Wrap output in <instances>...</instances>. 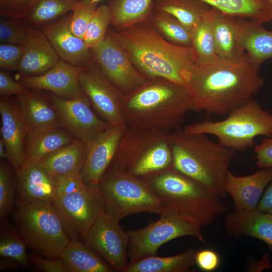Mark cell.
Returning <instances> with one entry per match:
<instances>
[{"label": "cell", "mask_w": 272, "mask_h": 272, "mask_svg": "<svg viewBox=\"0 0 272 272\" xmlns=\"http://www.w3.org/2000/svg\"><path fill=\"white\" fill-rule=\"evenodd\" d=\"M87 146L77 138L67 145L46 156L39 163L55 177L81 173L87 154Z\"/></svg>", "instance_id": "27"}, {"label": "cell", "mask_w": 272, "mask_h": 272, "mask_svg": "<svg viewBox=\"0 0 272 272\" xmlns=\"http://www.w3.org/2000/svg\"><path fill=\"white\" fill-rule=\"evenodd\" d=\"M153 0H115L109 6L111 22L116 26L135 22L148 15Z\"/></svg>", "instance_id": "36"}, {"label": "cell", "mask_w": 272, "mask_h": 272, "mask_svg": "<svg viewBox=\"0 0 272 272\" xmlns=\"http://www.w3.org/2000/svg\"><path fill=\"white\" fill-rule=\"evenodd\" d=\"M159 215L157 221L138 230L127 231L129 262L156 255L163 244L178 237L193 236L206 243L201 231L203 226L194 218L165 205Z\"/></svg>", "instance_id": "10"}, {"label": "cell", "mask_w": 272, "mask_h": 272, "mask_svg": "<svg viewBox=\"0 0 272 272\" xmlns=\"http://www.w3.org/2000/svg\"><path fill=\"white\" fill-rule=\"evenodd\" d=\"M0 157L1 158L7 159L9 161V156L7 153L4 144L1 139L0 140Z\"/></svg>", "instance_id": "50"}, {"label": "cell", "mask_w": 272, "mask_h": 272, "mask_svg": "<svg viewBox=\"0 0 272 272\" xmlns=\"http://www.w3.org/2000/svg\"><path fill=\"white\" fill-rule=\"evenodd\" d=\"M255 164L258 168H272V137L266 138L254 147Z\"/></svg>", "instance_id": "46"}, {"label": "cell", "mask_w": 272, "mask_h": 272, "mask_svg": "<svg viewBox=\"0 0 272 272\" xmlns=\"http://www.w3.org/2000/svg\"><path fill=\"white\" fill-rule=\"evenodd\" d=\"M102 0H91V3L92 4H97L98 2L101 1Z\"/></svg>", "instance_id": "51"}, {"label": "cell", "mask_w": 272, "mask_h": 272, "mask_svg": "<svg viewBox=\"0 0 272 272\" xmlns=\"http://www.w3.org/2000/svg\"><path fill=\"white\" fill-rule=\"evenodd\" d=\"M28 89L15 81L4 71H0V94L1 96H16L26 92Z\"/></svg>", "instance_id": "48"}, {"label": "cell", "mask_w": 272, "mask_h": 272, "mask_svg": "<svg viewBox=\"0 0 272 272\" xmlns=\"http://www.w3.org/2000/svg\"><path fill=\"white\" fill-rule=\"evenodd\" d=\"M196 250L189 248L173 256H147L129 262L124 272H185L195 265Z\"/></svg>", "instance_id": "30"}, {"label": "cell", "mask_w": 272, "mask_h": 272, "mask_svg": "<svg viewBox=\"0 0 272 272\" xmlns=\"http://www.w3.org/2000/svg\"><path fill=\"white\" fill-rule=\"evenodd\" d=\"M81 0H37L24 21L40 28L72 12Z\"/></svg>", "instance_id": "35"}, {"label": "cell", "mask_w": 272, "mask_h": 272, "mask_svg": "<svg viewBox=\"0 0 272 272\" xmlns=\"http://www.w3.org/2000/svg\"><path fill=\"white\" fill-rule=\"evenodd\" d=\"M224 226L227 234L234 239L249 236L265 242L272 251V215L253 210L228 213Z\"/></svg>", "instance_id": "24"}, {"label": "cell", "mask_w": 272, "mask_h": 272, "mask_svg": "<svg viewBox=\"0 0 272 272\" xmlns=\"http://www.w3.org/2000/svg\"><path fill=\"white\" fill-rule=\"evenodd\" d=\"M157 8L174 17L191 33L211 7L200 0H158Z\"/></svg>", "instance_id": "33"}, {"label": "cell", "mask_w": 272, "mask_h": 272, "mask_svg": "<svg viewBox=\"0 0 272 272\" xmlns=\"http://www.w3.org/2000/svg\"><path fill=\"white\" fill-rule=\"evenodd\" d=\"M164 14L165 20L162 19L158 23L160 29L170 39L180 45L191 46V32L174 17L166 13Z\"/></svg>", "instance_id": "41"}, {"label": "cell", "mask_w": 272, "mask_h": 272, "mask_svg": "<svg viewBox=\"0 0 272 272\" xmlns=\"http://www.w3.org/2000/svg\"><path fill=\"white\" fill-rule=\"evenodd\" d=\"M50 99L63 127L87 146L111 125L94 112L85 95L66 98L50 92Z\"/></svg>", "instance_id": "14"}, {"label": "cell", "mask_w": 272, "mask_h": 272, "mask_svg": "<svg viewBox=\"0 0 272 272\" xmlns=\"http://www.w3.org/2000/svg\"><path fill=\"white\" fill-rule=\"evenodd\" d=\"M13 219L27 247L49 258L59 257L70 241L52 203L15 201Z\"/></svg>", "instance_id": "8"}, {"label": "cell", "mask_w": 272, "mask_h": 272, "mask_svg": "<svg viewBox=\"0 0 272 272\" xmlns=\"http://www.w3.org/2000/svg\"><path fill=\"white\" fill-rule=\"evenodd\" d=\"M117 271L124 272L127 262L129 236L105 211L95 220L83 240Z\"/></svg>", "instance_id": "13"}, {"label": "cell", "mask_w": 272, "mask_h": 272, "mask_svg": "<svg viewBox=\"0 0 272 272\" xmlns=\"http://www.w3.org/2000/svg\"><path fill=\"white\" fill-rule=\"evenodd\" d=\"M171 131L127 128L107 171L145 179L172 165Z\"/></svg>", "instance_id": "6"}, {"label": "cell", "mask_w": 272, "mask_h": 272, "mask_svg": "<svg viewBox=\"0 0 272 272\" xmlns=\"http://www.w3.org/2000/svg\"><path fill=\"white\" fill-rule=\"evenodd\" d=\"M221 121L205 120L184 127L187 133L212 134L223 146L235 151L255 145L259 135L272 137V114L253 98L233 108Z\"/></svg>", "instance_id": "7"}, {"label": "cell", "mask_w": 272, "mask_h": 272, "mask_svg": "<svg viewBox=\"0 0 272 272\" xmlns=\"http://www.w3.org/2000/svg\"><path fill=\"white\" fill-rule=\"evenodd\" d=\"M170 143L173 166L222 198L227 195L226 177L236 151L206 134L190 133L178 128L171 131Z\"/></svg>", "instance_id": "3"}, {"label": "cell", "mask_w": 272, "mask_h": 272, "mask_svg": "<svg viewBox=\"0 0 272 272\" xmlns=\"http://www.w3.org/2000/svg\"><path fill=\"white\" fill-rule=\"evenodd\" d=\"M37 0H0L3 17L25 20Z\"/></svg>", "instance_id": "42"}, {"label": "cell", "mask_w": 272, "mask_h": 272, "mask_svg": "<svg viewBox=\"0 0 272 272\" xmlns=\"http://www.w3.org/2000/svg\"><path fill=\"white\" fill-rule=\"evenodd\" d=\"M238 22L241 43L249 58L260 66L272 58V31L250 20L238 18Z\"/></svg>", "instance_id": "26"}, {"label": "cell", "mask_w": 272, "mask_h": 272, "mask_svg": "<svg viewBox=\"0 0 272 272\" xmlns=\"http://www.w3.org/2000/svg\"><path fill=\"white\" fill-rule=\"evenodd\" d=\"M127 127L111 125L87 145V154L81 175L86 184H97L112 161Z\"/></svg>", "instance_id": "16"}, {"label": "cell", "mask_w": 272, "mask_h": 272, "mask_svg": "<svg viewBox=\"0 0 272 272\" xmlns=\"http://www.w3.org/2000/svg\"><path fill=\"white\" fill-rule=\"evenodd\" d=\"M272 8V0H266Z\"/></svg>", "instance_id": "52"}, {"label": "cell", "mask_w": 272, "mask_h": 272, "mask_svg": "<svg viewBox=\"0 0 272 272\" xmlns=\"http://www.w3.org/2000/svg\"><path fill=\"white\" fill-rule=\"evenodd\" d=\"M59 257L65 272H110L113 270L82 240H70Z\"/></svg>", "instance_id": "28"}, {"label": "cell", "mask_w": 272, "mask_h": 272, "mask_svg": "<svg viewBox=\"0 0 272 272\" xmlns=\"http://www.w3.org/2000/svg\"><path fill=\"white\" fill-rule=\"evenodd\" d=\"M31 262L38 269L44 272H65L63 262L59 257L49 258L34 252L30 256Z\"/></svg>", "instance_id": "45"}, {"label": "cell", "mask_w": 272, "mask_h": 272, "mask_svg": "<svg viewBox=\"0 0 272 272\" xmlns=\"http://www.w3.org/2000/svg\"><path fill=\"white\" fill-rule=\"evenodd\" d=\"M191 46L199 65L211 63L218 58L213 31L212 7L191 32Z\"/></svg>", "instance_id": "34"}, {"label": "cell", "mask_w": 272, "mask_h": 272, "mask_svg": "<svg viewBox=\"0 0 272 272\" xmlns=\"http://www.w3.org/2000/svg\"><path fill=\"white\" fill-rule=\"evenodd\" d=\"M92 56L108 80L121 92L131 93L146 79L137 72L117 41L111 35L90 49Z\"/></svg>", "instance_id": "15"}, {"label": "cell", "mask_w": 272, "mask_h": 272, "mask_svg": "<svg viewBox=\"0 0 272 272\" xmlns=\"http://www.w3.org/2000/svg\"><path fill=\"white\" fill-rule=\"evenodd\" d=\"M56 178L57 180L56 197L64 194L81 191L87 186V184L84 182L81 174L80 173L60 176Z\"/></svg>", "instance_id": "44"}, {"label": "cell", "mask_w": 272, "mask_h": 272, "mask_svg": "<svg viewBox=\"0 0 272 272\" xmlns=\"http://www.w3.org/2000/svg\"><path fill=\"white\" fill-rule=\"evenodd\" d=\"M259 67L246 53L198 64L189 83L193 94L191 110L224 115L252 98L264 84Z\"/></svg>", "instance_id": "1"}, {"label": "cell", "mask_w": 272, "mask_h": 272, "mask_svg": "<svg viewBox=\"0 0 272 272\" xmlns=\"http://www.w3.org/2000/svg\"><path fill=\"white\" fill-rule=\"evenodd\" d=\"M28 89L16 96V100L26 122L28 132L63 127L52 107L50 94Z\"/></svg>", "instance_id": "22"}, {"label": "cell", "mask_w": 272, "mask_h": 272, "mask_svg": "<svg viewBox=\"0 0 272 272\" xmlns=\"http://www.w3.org/2000/svg\"><path fill=\"white\" fill-rule=\"evenodd\" d=\"M15 170L16 200L53 203L57 196L56 178L39 162L26 160Z\"/></svg>", "instance_id": "18"}, {"label": "cell", "mask_w": 272, "mask_h": 272, "mask_svg": "<svg viewBox=\"0 0 272 272\" xmlns=\"http://www.w3.org/2000/svg\"><path fill=\"white\" fill-rule=\"evenodd\" d=\"M24 50V46L1 43V69L18 71Z\"/></svg>", "instance_id": "43"}, {"label": "cell", "mask_w": 272, "mask_h": 272, "mask_svg": "<svg viewBox=\"0 0 272 272\" xmlns=\"http://www.w3.org/2000/svg\"><path fill=\"white\" fill-rule=\"evenodd\" d=\"M97 4L91 0H81L71 12L69 28L72 33L83 39L87 25L97 8Z\"/></svg>", "instance_id": "40"}, {"label": "cell", "mask_w": 272, "mask_h": 272, "mask_svg": "<svg viewBox=\"0 0 272 272\" xmlns=\"http://www.w3.org/2000/svg\"><path fill=\"white\" fill-rule=\"evenodd\" d=\"M27 245L16 227L9 224L1 225L0 233V269L26 267L29 258Z\"/></svg>", "instance_id": "32"}, {"label": "cell", "mask_w": 272, "mask_h": 272, "mask_svg": "<svg viewBox=\"0 0 272 272\" xmlns=\"http://www.w3.org/2000/svg\"><path fill=\"white\" fill-rule=\"evenodd\" d=\"M18 70L20 76L41 75L53 66L59 58L48 38L38 28L30 26L28 39Z\"/></svg>", "instance_id": "23"}, {"label": "cell", "mask_w": 272, "mask_h": 272, "mask_svg": "<svg viewBox=\"0 0 272 272\" xmlns=\"http://www.w3.org/2000/svg\"><path fill=\"white\" fill-rule=\"evenodd\" d=\"M211 7L235 17L263 24L272 21V8L266 0H200Z\"/></svg>", "instance_id": "31"}, {"label": "cell", "mask_w": 272, "mask_h": 272, "mask_svg": "<svg viewBox=\"0 0 272 272\" xmlns=\"http://www.w3.org/2000/svg\"><path fill=\"white\" fill-rule=\"evenodd\" d=\"M98 184L105 212L118 221L141 212L159 215L164 205L144 179L129 174L107 171Z\"/></svg>", "instance_id": "9"}, {"label": "cell", "mask_w": 272, "mask_h": 272, "mask_svg": "<svg viewBox=\"0 0 272 272\" xmlns=\"http://www.w3.org/2000/svg\"><path fill=\"white\" fill-rule=\"evenodd\" d=\"M256 210L261 213L272 215V181L261 197Z\"/></svg>", "instance_id": "49"}, {"label": "cell", "mask_w": 272, "mask_h": 272, "mask_svg": "<svg viewBox=\"0 0 272 272\" xmlns=\"http://www.w3.org/2000/svg\"><path fill=\"white\" fill-rule=\"evenodd\" d=\"M120 41L136 64L148 76L189 87L198 65L191 46L168 42L156 32L144 29L122 33Z\"/></svg>", "instance_id": "4"}, {"label": "cell", "mask_w": 272, "mask_h": 272, "mask_svg": "<svg viewBox=\"0 0 272 272\" xmlns=\"http://www.w3.org/2000/svg\"><path fill=\"white\" fill-rule=\"evenodd\" d=\"M195 259L197 266L201 270L207 272L216 269L220 263L218 254L211 249L196 250Z\"/></svg>", "instance_id": "47"}, {"label": "cell", "mask_w": 272, "mask_h": 272, "mask_svg": "<svg viewBox=\"0 0 272 272\" xmlns=\"http://www.w3.org/2000/svg\"><path fill=\"white\" fill-rule=\"evenodd\" d=\"M144 180L164 205L194 218L203 226L228 210L222 198L173 165Z\"/></svg>", "instance_id": "5"}, {"label": "cell", "mask_w": 272, "mask_h": 272, "mask_svg": "<svg viewBox=\"0 0 272 272\" xmlns=\"http://www.w3.org/2000/svg\"><path fill=\"white\" fill-rule=\"evenodd\" d=\"M75 138L63 127L28 132L25 144L26 160L39 162L46 156L70 143Z\"/></svg>", "instance_id": "29"}, {"label": "cell", "mask_w": 272, "mask_h": 272, "mask_svg": "<svg viewBox=\"0 0 272 272\" xmlns=\"http://www.w3.org/2000/svg\"><path fill=\"white\" fill-rule=\"evenodd\" d=\"M79 67L61 59L44 73L18 77V82L28 89L48 91L66 98L85 95L79 79Z\"/></svg>", "instance_id": "19"}, {"label": "cell", "mask_w": 272, "mask_h": 272, "mask_svg": "<svg viewBox=\"0 0 272 272\" xmlns=\"http://www.w3.org/2000/svg\"><path fill=\"white\" fill-rule=\"evenodd\" d=\"M1 134L9 161L16 170L26 161L25 144L28 129L16 100L1 96Z\"/></svg>", "instance_id": "17"}, {"label": "cell", "mask_w": 272, "mask_h": 272, "mask_svg": "<svg viewBox=\"0 0 272 272\" xmlns=\"http://www.w3.org/2000/svg\"><path fill=\"white\" fill-rule=\"evenodd\" d=\"M21 20L14 18H1V43L24 46L28 38L30 25H27Z\"/></svg>", "instance_id": "39"}, {"label": "cell", "mask_w": 272, "mask_h": 272, "mask_svg": "<svg viewBox=\"0 0 272 272\" xmlns=\"http://www.w3.org/2000/svg\"><path fill=\"white\" fill-rule=\"evenodd\" d=\"M272 181V168H262L245 176H237L230 171L227 174L225 188L231 197L234 211L255 210L266 186Z\"/></svg>", "instance_id": "21"}, {"label": "cell", "mask_w": 272, "mask_h": 272, "mask_svg": "<svg viewBox=\"0 0 272 272\" xmlns=\"http://www.w3.org/2000/svg\"><path fill=\"white\" fill-rule=\"evenodd\" d=\"M12 164L1 161L0 163V218L12 213L15 206V178L13 176ZM14 168V167H13Z\"/></svg>", "instance_id": "38"}, {"label": "cell", "mask_w": 272, "mask_h": 272, "mask_svg": "<svg viewBox=\"0 0 272 272\" xmlns=\"http://www.w3.org/2000/svg\"><path fill=\"white\" fill-rule=\"evenodd\" d=\"M111 19L112 13L109 6L101 5L97 7L87 25L83 38L89 49L96 46L105 39Z\"/></svg>", "instance_id": "37"}, {"label": "cell", "mask_w": 272, "mask_h": 272, "mask_svg": "<svg viewBox=\"0 0 272 272\" xmlns=\"http://www.w3.org/2000/svg\"><path fill=\"white\" fill-rule=\"evenodd\" d=\"M212 25L217 57L229 59L245 53L240 41L238 18L212 7Z\"/></svg>", "instance_id": "25"}, {"label": "cell", "mask_w": 272, "mask_h": 272, "mask_svg": "<svg viewBox=\"0 0 272 272\" xmlns=\"http://www.w3.org/2000/svg\"><path fill=\"white\" fill-rule=\"evenodd\" d=\"M71 12L38 28L48 38L60 59L80 67L90 63L92 56L84 40L71 31Z\"/></svg>", "instance_id": "20"}, {"label": "cell", "mask_w": 272, "mask_h": 272, "mask_svg": "<svg viewBox=\"0 0 272 272\" xmlns=\"http://www.w3.org/2000/svg\"><path fill=\"white\" fill-rule=\"evenodd\" d=\"M81 87L98 115L111 125H125L122 113L124 95L91 62L79 67Z\"/></svg>", "instance_id": "12"}, {"label": "cell", "mask_w": 272, "mask_h": 272, "mask_svg": "<svg viewBox=\"0 0 272 272\" xmlns=\"http://www.w3.org/2000/svg\"><path fill=\"white\" fill-rule=\"evenodd\" d=\"M191 89L168 80L148 83L124 95L122 113L128 128L159 129L172 131L179 128L191 110Z\"/></svg>", "instance_id": "2"}, {"label": "cell", "mask_w": 272, "mask_h": 272, "mask_svg": "<svg viewBox=\"0 0 272 272\" xmlns=\"http://www.w3.org/2000/svg\"><path fill=\"white\" fill-rule=\"evenodd\" d=\"M52 204L70 240L83 241L95 220L105 211L98 183L87 184L81 191L59 196Z\"/></svg>", "instance_id": "11"}]
</instances>
